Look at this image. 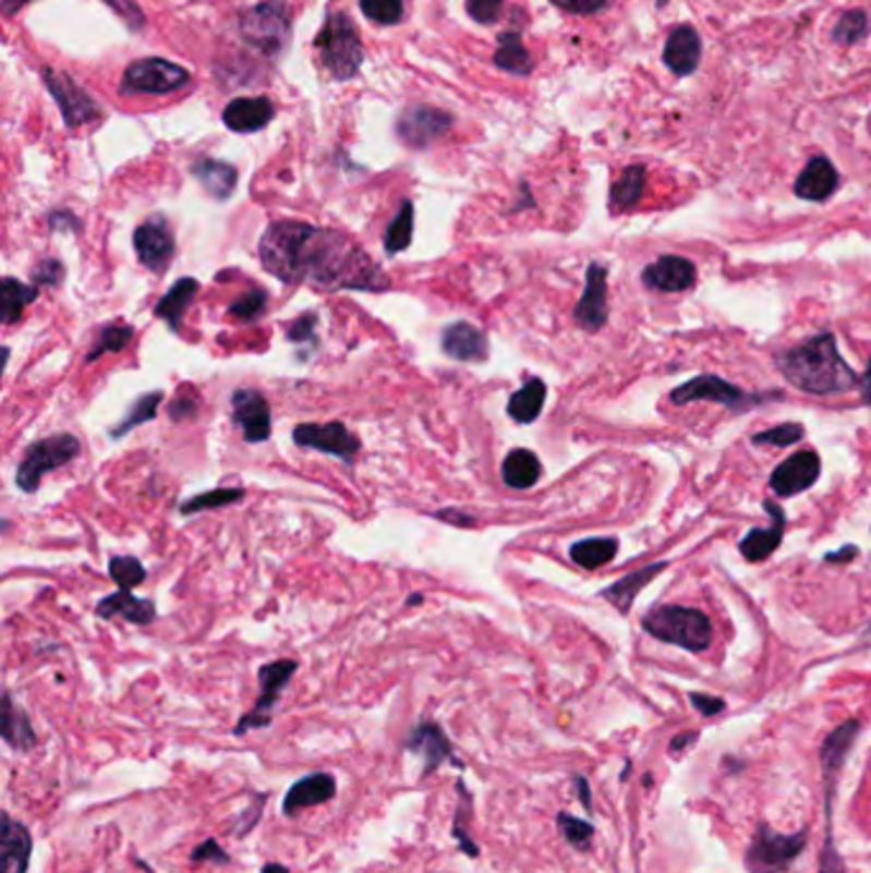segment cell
<instances>
[{"label": "cell", "instance_id": "cell-1", "mask_svg": "<svg viewBox=\"0 0 871 873\" xmlns=\"http://www.w3.org/2000/svg\"><path fill=\"white\" fill-rule=\"evenodd\" d=\"M258 258L285 283H310L325 291L391 287L382 266L346 233L300 220L271 222L258 241Z\"/></svg>", "mask_w": 871, "mask_h": 873}, {"label": "cell", "instance_id": "cell-2", "mask_svg": "<svg viewBox=\"0 0 871 873\" xmlns=\"http://www.w3.org/2000/svg\"><path fill=\"white\" fill-rule=\"evenodd\" d=\"M777 368L798 391L813 393V397L844 393L848 388L859 386L861 380L851 365L840 357L836 338L831 332L818 335L798 348L779 353Z\"/></svg>", "mask_w": 871, "mask_h": 873}, {"label": "cell", "instance_id": "cell-3", "mask_svg": "<svg viewBox=\"0 0 871 873\" xmlns=\"http://www.w3.org/2000/svg\"><path fill=\"white\" fill-rule=\"evenodd\" d=\"M856 733H859V723L848 720L825 738L821 749L823 785H825V820H828V823H825V848L821 858V873H844V861H840L836 846H833V797H836L838 772L840 766H844L848 751H851Z\"/></svg>", "mask_w": 871, "mask_h": 873}, {"label": "cell", "instance_id": "cell-4", "mask_svg": "<svg viewBox=\"0 0 871 873\" xmlns=\"http://www.w3.org/2000/svg\"><path fill=\"white\" fill-rule=\"evenodd\" d=\"M644 631L654 639L688 648V652H705L711 646L713 626L709 616L695 608L662 606L644 616Z\"/></svg>", "mask_w": 871, "mask_h": 873}, {"label": "cell", "instance_id": "cell-5", "mask_svg": "<svg viewBox=\"0 0 871 873\" xmlns=\"http://www.w3.org/2000/svg\"><path fill=\"white\" fill-rule=\"evenodd\" d=\"M80 454V442L77 437L66 435H51L47 439H39L28 447L24 460L16 470V483L24 494H36L41 485V477L49 475L51 470H59Z\"/></svg>", "mask_w": 871, "mask_h": 873}, {"label": "cell", "instance_id": "cell-6", "mask_svg": "<svg viewBox=\"0 0 871 873\" xmlns=\"http://www.w3.org/2000/svg\"><path fill=\"white\" fill-rule=\"evenodd\" d=\"M317 44H319V54H323L325 70L330 72L335 80H348L359 72V66L363 62V47L353 21L335 13V16L327 19Z\"/></svg>", "mask_w": 871, "mask_h": 873}, {"label": "cell", "instance_id": "cell-7", "mask_svg": "<svg viewBox=\"0 0 871 873\" xmlns=\"http://www.w3.org/2000/svg\"><path fill=\"white\" fill-rule=\"evenodd\" d=\"M294 671H297L294 659H279V662L264 664V667L258 669L261 695L256 700V705L251 707V713H245L243 718L238 720V726L233 730L235 736H245V733H251V730L271 726L274 707H277L281 690L287 688V682L294 677Z\"/></svg>", "mask_w": 871, "mask_h": 873}, {"label": "cell", "instance_id": "cell-8", "mask_svg": "<svg viewBox=\"0 0 871 873\" xmlns=\"http://www.w3.org/2000/svg\"><path fill=\"white\" fill-rule=\"evenodd\" d=\"M806 848V833L779 835L770 827H759L749 848V869L754 873H777L790 865Z\"/></svg>", "mask_w": 871, "mask_h": 873}, {"label": "cell", "instance_id": "cell-9", "mask_svg": "<svg viewBox=\"0 0 871 873\" xmlns=\"http://www.w3.org/2000/svg\"><path fill=\"white\" fill-rule=\"evenodd\" d=\"M133 248L138 253L141 266H146L152 274H164L177 256V241L171 233V226L161 215L141 222L133 233Z\"/></svg>", "mask_w": 871, "mask_h": 873}, {"label": "cell", "instance_id": "cell-10", "mask_svg": "<svg viewBox=\"0 0 871 873\" xmlns=\"http://www.w3.org/2000/svg\"><path fill=\"white\" fill-rule=\"evenodd\" d=\"M243 36L261 51H279L289 36V11L285 3H261L243 16Z\"/></svg>", "mask_w": 871, "mask_h": 873}, {"label": "cell", "instance_id": "cell-11", "mask_svg": "<svg viewBox=\"0 0 871 873\" xmlns=\"http://www.w3.org/2000/svg\"><path fill=\"white\" fill-rule=\"evenodd\" d=\"M292 437L297 447H307V450L335 454V458L348 462V465H351L355 454L361 452V439L340 422L300 424V427H294Z\"/></svg>", "mask_w": 871, "mask_h": 873}, {"label": "cell", "instance_id": "cell-12", "mask_svg": "<svg viewBox=\"0 0 871 873\" xmlns=\"http://www.w3.org/2000/svg\"><path fill=\"white\" fill-rule=\"evenodd\" d=\"M190 74L182 66L167 62V59H141L131 64L123 74L125 93H146V95H164L174 93L187 85Z\"/></svg>", "mask_w": 871, "mask_h": 873}, {"label": "cell", "instance_id": "cell-13", "mask_svg": "<svg viewBox=\"0 0 871 873\" xmlns=\"http://www.w3.org/2000/svg\"><path fill=\"white\" fill-rule=\"evenodd\" d=\"M673 404H690V401H713V404H724L734 412H741L751 404H757L759 397H749L743 393L741 388H736L728 380L718 376H698L688 380V384L677 386L673 393H669Z\"/></svg>", "mask_w": 871, "mask_h": 873}, {"label": "cell", "instance_id": "cell-14", "mask_svg": "<svg viewBox=\"0 0 871 873\" xmlns=\"http://www.w3.org/2000/svg\"><path fill=\"white\" fill-rule=\"evenodd\" d=\"M404 745L409 753L422 759V776L435 774L437 768L448 764V761L456 766H463V761L456 756V749H452L450 738L445 736V730L432 720L420 723V726L409 733Z\"/></svg>", "mask_w": 871, "mask_h": 873}, {"label": "cell", "instance_id": "cell-15", "mask_svg": "<svg viewBox=\"0 0 871 873\" xmlns=\"http://www.w3.org/2000/svg\"><path fill=\"white\" fill-rule=\"evenodd\" d=\"M230 407H233V422L241 427L245 442L261 445L271 437V407L264 393L253 388H238Z\"/></svg>", "mask_w": 871, "mask_h": 873}, {"label": "cell", "instance_id": "cell-16", "mask_svg": "<svg viewBox=\"0 0 871 873\" xmlns=\"http://www.w3.org/2000/svg\"><path fill=\"white\" fill-rule=\"evenodd\" d=\"M576 323L588 332H598L608 319V271L606 266L591 264L585 271V289L576 304Z\"/></svg>", "mask_w": 871, "mask_h": 873}, {"label": "cell", "instance_id": "cell-17", "mask_svg": "<svg viewBox=\"0 0 871 873\" xmlns=\"http://www.w3.org/2000/svg\"><path fill=\"white\" fill-rule=\"evenodd\" d=\"M821 475V458L813 450H802L795 452L793 458H787L785 462H779L774 468V473L770 477V488L777 496H798L802 490H808L810 485L818 481Z\"/></svg>", "mask_w": 871, "mask_h": 873}, {"label": "cell", "instance_id": "cell-18", "mask_svg": "<svg viewBox=\"0 0 871 873\" xmlns=\"http://www.w3.org/2000/svg\"><path fill=\"white\" fill-rule=\"evenodd\" d=\"M34 840L24 823L0 812V873H26L32 863Z\"/></svg>", "mask_w": 871, "mask_h": 873}, {"label": "cell", "instance_id": "cell-19", "mask_svg": "<svg viewBox=\"0 0 871 873\" xmlns=\"http://www.w3.org/2000/svg\"><path fill=\"white\" fill-rule=\"evenodd\" d=\"M335 792H338V781H335V776L330 772L307 774L304 779L294 781L292 789H289L285 804H281V812H285L287 817H297L302 810L330 802Z\"/></svg>", "mask_w": 871, "mask_h": 873}, {"label": "cell", "instance_id": "cell-20", "mask_svg": "<svg viewBox=\"0 0 871 873\" xmlns=\"http://www.w3.org/2000/svg\"><path fill=\"white\" fill-rule=\"evenodd\" d=\"M452 118L448 113H440L435 108H412L401 116L399 121V138L404 141L407 146L422 148L432 144L435 138H440L445 131L450 129Z\"/></svg>", "mask_w": 871, "mask_h": 873}, {"label": "cell", "instance_id": "cell-21", "mask_svg": "<svg viewBox=\"0 0 871 873\" xmlns=\"http://www.w3.org/2000/svg\"><path fill=\"white\" fill-rule=\"evenodd\" d=\"M47 85L51 89V95L57 97L59 108H62V113L70 125L87 123L90 118L100 113L98 106H95L90 97H87V93H82V87L74 85L66 74L47 72Z\"/></svg>", "mask_w": 871, "mask_h": 873}, {"label": "cell", "instance_id": "cell-22", "mask_svg": "<svg viewBox=\"0 0 871 873\" xmlns=\"http://www.w3.org/2000/svg\"><path fill=\"white\" fill-rule=\"evenodd\" d=\"M443 353L452 357V361L460 363H471V361H483L488 355V340L479 327L471 323H452L443 330L440 338Z\"/></svg>", "mask_w": 871, "mask_h": 873}, {"label": "cell", "instance_id": "cell-23", "mask_svg": "<svg viewBox=\"0 0 871 873\" xmlns=\"http://www.w3.org/2000/svg\"><path fill=\"white\" fill-rule=\"evenodd\" d=\"M642 279L657 291H685L695 283V266L682 256H662L644 268Z\"/></svg>", "mask_w": 871, "mask_h": 873}, {"label": "cell", "instance_id": "cell-24", "mask_svg": "<svg viewBox=\"0 0 871 873\" xmlns=\"http://www.w3.org/2000/svg\"><path fill=\"white\" fill-rule=\"evenodd\" d=\"M764 511L772 513V526L770 529H751V532H747V536H743L739 544L741 555L747 557L749 562H762V559L770 557L772 551L782 544V536H785L787 519H785V511H782V506L774 501H764Z\"/></svg>", "mask_w": 871, "mask_h": 873}, {"label": "cell", "instance_id": "cell-25", "mask_svg": "<svg viewBox=\"0 0 871 873\" xmlns=\"http://www.w3.org/2000/svg\"><path fill=\"white\" fill-rule=\"evenodd\" d=\"M95 614L100 618H123V621L136 623V626H148L156 621V606L146 598H136L131 591H118L106 595L95 608Z\"/></svg>", "mask_w": 871, "mask_h": 873}, {"label": "cell", "instance_id": "cell-26", "mask_svg": "<svg viewBox=\"0 0 871 873\" xmlns=\"http://www.w3.org/2000/svg\"><path fill=\"white\" fill-rule=\"evenodd\" d=\"M838 186V171L828 159L818 156V159L808 161V167L800 171L798 182H795V192L798 197L810 199V203H823L828 199Z\"/></svg>", "mask_w": 871, "mask_h": 873}, {"label": "cell", "instance_id": "cell-27", "mask_svg": "<svg viewBox=\"0 0 871 873\" xmlns=\"http://www.w3.org/2000/svg\"><path fill=\"white\" fill-rule=\"evenodd\" d=\"M274 118V108L266 97H238L222 113V121L230 131L253 133L261 131Z\"/></svg>", "mask_w": 871, "mask_h": 873}, {"label": "cell", "instance_id": "cell-28", "mask_svg": "<svg viewBox=\"0 0 871 873\" xmlns=\"http://www.w3.org/2000/svg\"><path fill=\"white\" fill-rule=\"evenodd\" d=\"M665 64L675 74H690L695 72L698 62H701V39H698L695 28L682 26L673 32L665 44Z\"/></svg>", "mask_w": 871, "mask_h": 873}, {"label": "cell", "instance_id": "cell-29", "mask_svg": "<svg viewBox=\"0 0 871 873\" xmlns=\"http://www.w3.org/2000/svg\"><path fill=\"white\" fill-rule=\"evenodd\" d=\"M665 567H667V562H654V565L642 567V570H637V572L624 574V578L616 580L614 585L603 587L601 595L608 603H614L616 610H621V614H629L631 606H634L639 591H642L644 585H650V580L654 578V574L665 570Z\"/></svg>", "mask_w": 871, "mask_h": 873}, {"label": "cell", "instance_id": "cell-30", "mask_svg": "<svg viewBox=\"0 0 871 873\" xmlns=\"http://www.w3.org/2000/svg\"><path fill=\"white\" fill-rule=\"evenodd\" d=\"M197 291H199L197 279H180L174 287L167 291V294L161 296L159 302H156L154 315L164 319V323L169 325L171 332H180V323H182L184 312L190 310L192 302H195Z\"/></svg>", "mask_w": 871, "mask_h": 873}, {"label": "cell", "instance_id": "cell-31", "mask_svg": "<svg viewBox=\"0 0 871 873\" xmlns=\"http://www.w3.org/2000/svg\"><path fill=\"white\" fill-rule=\"evenodd\" d=\"M0 733H3V741L9 743L13 751H32L36 741H39L28 715L13 703L9 692L3 695V726H0Z\"/></svg>", "mask_w": 871, "mask_h": 873}, {"label": "cell", "instance_id": "cell-32", "mask_svg": "<svg viewBox=\"0 0 871 873\" xmlns=\"http://www.w3.org/2000/svg\"><path fill=\"white\" fill-rule=\"evenodd\" d=\"M504 483L513 490H527L542 477V462L532 450H511L501 465Z\"/></svg>", "mask_w": 871, "mask_h": 873}, {"label": "cell", "instance_id": "cell-33", "mask_svg": "<svg viewBox=\"0 0 871 873\" xmlns=\"http://www.w3.org/2000/svg\"><path fill=\"white\" fill-rule=\"evenodd\" d=\"M36 296H39V287L5 276L3 283H0V323L5 327L19 323L28 304L36 302Z\"/></svg>", "mask_w": 871, "mask_h": 873}, {"label": "cell", "instance_id": "cell-34", "mask_svg": "<svg viewBox=\"0 0 871 873\" xmlns=\"http://www.w3.org/2000/svg\"><path fill=\"white\" fill-rule=\"evenodd\" d=\"M547 399V386L545 380L530 378L524 386L519 388L517 393L509 399L506 404V414L511 416L517 424H532L542 414V407H545Z\"/></svg>", "mask_w": 871, "mask_h": 873}, {"label": "cell", "instance_id": "cell-35", "mask_svg": "<svg viewBox=\"0 0 871 873\" xmlns=\"http://www.w3.org/2000/svg\"><path fill=\"white\" fill-rule=\"evenodd\" d=\"M192 174L203 184V190L210 194L213 199H228L238 184V171L230 163L203 159L192 167Z\"/></svg>", "mask_w": 871, "mask_h": 873}, {"label": "cell", "instance_id": "cell-36", "mask_svg": "<svg viewBox=\"0 0 871 873\" xmlns=\"http://www.w3.org/2000/svg\"><path fill=\"white\" fill-rule=\"evenodd\" d=\"M616 551H619V542L614 536H591V539L572 544L570 559L583 570H598V567L612 562Z\"/></svg>", "mask_w": 871, "mask_h": 873}, {"label": "cell", "instance_id": "cell-37", "mask_svg": "<svg viewBox=\"0 0 871 873\" xmlns=\"http://www.w3.org/2000/svg\"><path fill=\"white\" fill-rule=\"evenodd\" d=\"M161 401H164V393H161V391L141 393V397L131 404L129 412H125L121 424H116V427L110 429V437H113V439H121L123 435H129L131 429H136L138 424L154 422V420H156V412H159V404H161Z\"/></svg>", "mask_w": 871, "mask_h": 873}, {"label": "cell", "instance_id": "cell-38", "mask_svg": "<svg viewBox=\"0 0 871 873\" xmlns=\"http://www.w3.org/2000/svg\"><path fill=\"white\" fill-rule=\"evenodd\" d=\"M458 808H456V820H452V838L458 840L460 850H463L465 856L471 858H479V846H475L473 838H471V820H473V795L468 792V787L463 781H458Z\"/></svg>", "mask_w": 871, "mask_h": 873}, {"label": "cell", "instance_id": "cell-39", "mask_svg": "<svg viewBox=\"0 0 871 873\" xmlns=\"http://www.w3.org/2000/svg\"><path fill=\"white\" fill-rule=\"evenodd\" d=\"M644 179H646L644 167L624 169L619 182L612 186L614 210H629V207H634L639 203V197L644 194Z\"/></svg>", "mask_w": 871, "mask_h": 873}, {"label": "cell", "instance_id": "cell-40", "mask_svg": "<svg viewBox=\"0 0 871 873\" xmlns=\"http://www.w3.org/2000/svg\"><path fill=\"white\" fill-rule=\"evenodd\" d=\"M414 233V205L412 203H401V210L397 213V218L389 222L384 235V251L389 256H397L404 248H409Z\"/></svg>", "mask_w": 871, "mask_h": 873}, {"label": "cell", "instance_id": "cell-41", "mask_svg": "<svg viewBox=\"0 0 871 873\" xmlns=\"http://www.w3.org/2000/svg\"><path fill=\"white\" fill-rule=\"evenodd\" d=\"M496 64L506 72L513 74H530L532 72V57L530 51L524 49V44L519 41L517 34H504L501 44H498L496 51Z\"/></svg>", "mask_w": 871, "mask_h": 873}, {"label": "cell", "instance_id": "cell-42", "mask_svg": "<svg viewBox=\"0 0 871 873\" xmlns=\"http://www.w3.org/2000/svg\"><path fill=\"white\" fill-rule=\"evenodd\" d=\"M133 330L131 325H108L102 327L98 340H95V345L90 348V353H87V363H95L100 355H108V353H121L123 348H129V342L133 340Z\"/></svg>", "mask_w": 871, "mask_h": 873}, {"label": "cell", "instance_id": "cell-43", "mask_svg": "<svg viewBox=\"0 0 871 873\" xmlns=\"http://www.w3.org/2000/svg\"><path fill=\"white\" fill-rule=\"evenodd\" d=\"M243 498V488H215V490H207V494H199L195 498H190L187 504H182V513H192L197 511H205V509H220V506H230V504H238Z\"/></svg>", "mask_w": 871, "mask_h": 873}, {"label": "cell", "instance_id": "cell-44", "mask_svg": "<svg viewBox=\"0 0 871 873\" xmlns=\"http://www.w3.org/2000/svg\"><path fill=\"white\" fill-rule=\"evenodd\" d=\"M317 323L319 319L315 312H304V315H300L287 325V340L294 342V345L300 348V355L307 353V345L317 348V342H319Z\"/></svg>", "mask_w": 871, "mask_h": 873}, {"label": "cell", "instance_id": "cell-45", "mask_svg": "<svg viewBox=\"0 0 871 873\" xmlns=\"http://www.w3.org/2000/svg\"><path fill=\"white\" fill-rule=\"evenodd\" d=\"M266 304H269V296H266L261 289H251L230 304L228 315L235 317L238 323H256V319L266 312Z\"/></svg>", "mask_w": 871, "mask_h": 873}, {"label": "cell", "instance_id": "cell-46", "mask_svg": "<svg viewBox=\"0 0 871 873\" xmlns=\"http://www.w3.org/2000/svg\"><path fill=\"white\" fill-rule=\"evenodd\" d=\"M110 578H113L123 591H133L146 580V567L136 557H113L108 565Z\"/></svg>", "mask_w": 871, "mask_h": 873}, {"label": "cell", "instance_id": "cell-47", "mask_svg": "<svg viewBox=\"0 0 871 873\" xmlns=\"http://www.w3.org/2000/svg\"><path fill=\"white\" fill-rule=\"evenodd\" d=\"M557 827H560V833L565 835V840L572 842L576 848L591 846L593 825L585 823V820L572 817V815H568V812H560V815H557Z\"/></svg>", "mask_w": 871, "mask_h": 873}, {"label": "cell", "instance_id": "cell-48", "mask_svg": "<svg viewBox=\"0 0 871 873\" xmlns=\"http://www.w3.org/2000/svg\"><path fill=\"white\" fill-rule=\"evenodd\" d=\"M361 11L378 24H397L404 13L401 0H361Z\"/></svg>", "mask_w": 871, "mask_h": 873}, {"label": "cell", "instance_id": "cell-49", "mask_svg": "<svg viewBox=\"0 0 871 873\" xmlns=\"http://www.w3.org/2000/svg\"><path fill=\"white\" fill-rule=\"evenodd\" d=\"M798 439H802V427L800 424H779V427L764 429L754 435V445H774V447H787L795 445Z\"/></svg>", "mask_w": 871, "mask_h": 873}, {"label": "cell", "instance_id": "cell-50", "mask_svg": "<svg viewBox=\"0 0 871 873\" xmlns=\"http://www.w3.org/2000/svg\"><path fill=\"white\" fill-rule=\"evenodd\" d=\"M863 34H867V16H863V11L846 13V16L838 21L836 32H833L838 44H856L859 39H863Z\"/></svg>", "mask_w": 871, "mask_h": 873}, {"label": "cell", "instance_id": "cell-51", "mask_svg": "<svg viewBox=\"0 0 871 873\" xmlns=\"http://www.w3.org/2000/svg\"><path fill=\"white\" fill-rule=\"evenodd\" d=\"M34 287H59L64 279V266L57 258H41L39 264L32 268Z\"/></svg>", "mask_w": 871, "mask_h": 873}, {"label": "cell", "instance_id": "cell-52", "mask_svg": "<svg viewBox=\"0 0 871 873\" xmlns=\"http://www.w3.org/2000/svg\"><path fill=\"white\" fill-rule=\"evenodd\" d=\"M192 861L195 863H230V856L220 848V842L215 838H207L199 842V846L192 850Z\"/></svg>", "mask_w": 871, "mask_h": 873}, {"label": "cell", "instance_id": "cell-53", "mask_svg": "<svg viewBox=\"0 0 871 873\" xmlns=\"http://www.w3.org/2000/svg\"><path fill=\"white\" fill-rule=\"evenodd\" d=\"M504 9V0H468V13L479 21V24H491L498 19Z\"/></svg>", "mask_w": 871, "mask_h": 873}, {"label": "cell", "instance_id": "cell-54", "mask_svg": "<svg viewBox=\"0 0 871 873\" xmlns=\"http://www.w3.org/2000/svg\"><path fill=\"white\" fill-rule=\"evenodd\" d=\"M197 414V399L195 397H177L174 401L169 404V420L171 422H182V420H192V416Z\"/></svg>", "mask_w": 871, "mask_h": 873}, {"label": "cell", "instance_id": "cell-55", "mask_svg": "<svg viewBox=\"0 0 871 873\" xmlns=\"http://www.w3.org/2000/svg\"><path fill=\"white\" fill-rule=\"evenodd\" d=\"M555 5H560L562 11L580 13V16H588V13H598L601 9H606V0H553Z\"/></svg>", "mask_w": 871, "mask_h": 873}, {"label": "cell", "instance_id": "cell-56", "mask_svg": "<svg viewBox=\"0 0 871 873\" xmlns=\"http://www.w3.org/2000/svg\"><path fill=\"white\" fill-rule=\"evenodd\" d=\"M690 700H692V705L698 707V713H701V715H718L726 707V703L721 698L701 695V692H692Z\"/></svg>", "mask_w": 871, "mask_h": 873}, {"label": "cell", "instance_id": "cell-57", "mask_svg": "<svg viewBox=\"0 0 871 873\" xmlns=\"http://www.w3.org/2000/svg\"><path fill=\"white\" fill-rule=\"evenodd\" d=\"M435 519H440V521H445V524H452V526H473L475 524V519L471 517V513H460L456 509L437 511Z\"/></svg>", "mask_w": 871, "mask_h": 873}, {"label": "cell", "instance_id": "cell-58", "mask_svg": "<svg viewBox=\"0 0 871 873\" xmlns=\"http://www.w3.org/2000/svg\"><path fill=\"white\" fill-rule=\"evenodd\" d=\"M110 5H113V9H118L121 13H125V19L131 21V26L133 28H138L141 26V13L133 9V3L131 0H108Z\"/></svg>", "mask_w": 871, "mask_h": 873}, {"label": "cell", "instance_id": "cell-59", "mask_svg": "<svg viewBox=\"0 0 871 873\" xmlns=\"http://www.w3.org/2000/svg\"><path fill=\"white\" fill-rule=\"evenodd\" d=\"M856 555H859V549H856V547H848V544H846L844 549L831 551V555H825V562H848V559L856 557Z\"/></svg>", "mask_w": 871, "mask_h": 873}, {"label": "cell", "instance_id": "cell-60", "mask_svg": "<svg viewBox=\"0 0 871 873\" xmlns=\"http://www.w3.org/2000/svg\"><path fill=\"white\" fill-rule=\"evenodd\" d=\"M859 386H861L863 404H869V407H871V361H869V365H867V371H863V376H861V380H859Z\"/></svg>", "mask_w": 871, "mask_h": 873}, {"label": "cell", "instance_id": "cell-61", "mask_svg": "<svg viewBox=\"0 0 871 873\" xmlns=\"http://www.w3.org/2000/svg\"><path fill=\"white\" fill-rule=\"evenodd\" d=\"M576 787H578L580 802H583V804H585V810L591 812V808H593V802H591V789H588V781L583 779V776H578V779H576Z\"/></svg>", "mask_w": 871, "mask_h": 873}, {"label": "cell", "instance_id": "cell-62", "mask_svg": "<svg viewBox=\"0 0 871 873\" xmlns=\"http://www.w3.org/2000/svg\"><path fill=\"white\" fill-rule=\"evenodd\" d=\"M695 738H698V733H695V730H692V733H682V736H677V738H675V741H673V745H669V749H673V751L677 753V751H680V749H682V745H690L692 741H695Z\"/></svg>", "mask_w": 871, "mask_h": 873}, {"label": "cell", "instance_id": "cell-63", "mask_svg": "<svg viewBox=\"0 0 871 873\" xmlns=\"http://www.w3.org/2000/svg\"><path fill=\"white\" fill-rule=\"evenodd\" d=\"M261 873H289V869L281 863H266V865H261Z\"/></svg>", "mask_w": 871, "mask_h": 873}, {"label": "cell", "instance_id": "cell-64", "mask_svg": "<svg viewBox=\"0 0 871 873\" xmlns=\"http://www.w3.org/2000/svg\"><path fill=\"white\" fill-rule=\"evenodd\" d=\"M420 603H422V595H420V593H414L412 598L407 601V606H420Z\"/></svg>", "mask_w": 871, "mask_h": 873}]
</instances>
